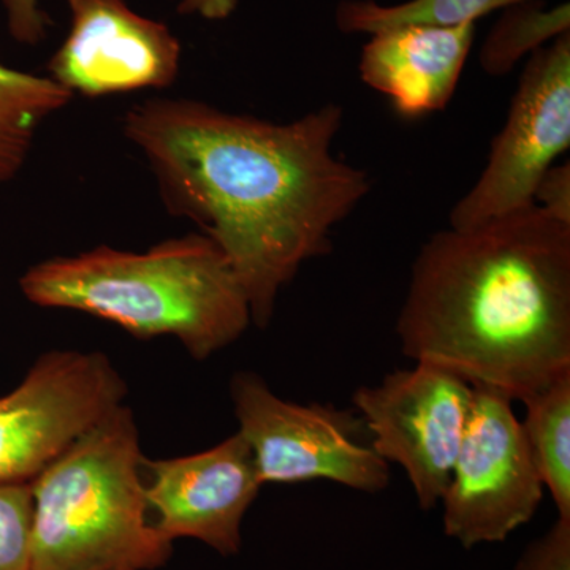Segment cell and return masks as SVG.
Masks as SVG:
<instances>
[{"label":"cell","mask_w":570,"mask_h":570,"mask_svg":"<svg viewBox=\"0 0 570 570\" xmlns=\"http://www.w3.org/2000/svg\"><path fill=\"white\" fill-rule=\"evenodd\" d=\"M340 105L272 122L190 99H149L124 134L151 168L168 212L212 238L266 328L303 264L332 250V234L371 193L362 168L337 159Z\"/></svg>","instance_id":"cell-1"},{"label":"cell","mask_w":570,"mask_h":570,"mask_svg":"<svg viewBox=\"0 0 570 570\" xmlns=\"http://www.w3.org/2000/svg\"><path fill=\"white\" fill-rule=\"evenodd\" d=\"M474 36L475 24H407L373 33L360 56V78L403 118L445 110Z\"/></svg>","instance_id":"cell-12"},{"label":"cell","mask_w":570,"mask_h":570,"mask_svg":"<svg viewBox=\"0 0 570 570\" xmlns=\"http://www.w3.org/2000/svg\"><path fill=\"white\" fill-rule=\"evenodd\" d=\"M513 570H570V520L558 517L542 538L528 546Z\"/></svg>","instance_id":"cell-19"},{"label":"cell","mask_w":570,"mask_h":570,"mask_svg":"<svg viewBox=\"0 0 570 570\" xmlns=\"http://www.w3.org/2000/svg\"><path fill=\"white\" fill-rule=\"evenodd\" d=\"M570 148V32L528 58L478 183L449 216L456 230L534 205L542 176Z\"/></svg>","instance_id":"cell-6"},{"label":"cell","mask_w":570,"mask_h":570,"mask_svg":"<svg viewBox=\"0 0 570 570\" xmlns=\"http://www.w3.org/2000/svg\"><path fill=\"white\" fill-rule=\"evenodd\" d=\"M534 205L553 219L570 225V165L554 164L542 176L534 193Z\"/></svg>","instance_id":"cell-20"},{"label":"cell","mask_w":570,"mask_h":570,"mask_svg":"<svg viewBox=\"0 0 570 570\" xmlns=\"http://www.w3.org/2000/svg\"><path fill=\"white\" fill-rule=\"evenodd\" d=\"M569 32V2L546 7L530 0L509 7L480 48V66L490 77H505L521 59Z\"/></svg>","instance_id":"cell-16"},{"label":"cell","mask_w":570,"mask_h":570,"mask_svg":"<svg viewBox=\"0 0 570 570\" xmlns=\"http://www.w3.org/2000/svg\"><path fill=\"white\" fill-rule=\"evenodd\" d=\"M69 36L48 62V77L71 94L111 96L164 89L181 66V43L164 22L126 0H67Z\"/></svg>","instance_id":"cell-10"},{"label":"cell","mask_w":570,"mask_h":570,"mask_svg":"<svg viewBox=\"0 0 570 570\" xmlns=\"http://www.w3.org/2000/svg\"><path fill=\"white\" fill-rule=\"evenodd\" d=\"M20 287L33 305L80 311L140 340L175 336L197 360L236 343L253 324L245 288L204 234L165 239L146 253L100 246L52 257L31 266Z\"/></svg>","instance_id":"cell-3"},{"label":"cell","mask_w":570,"mask_h":570,"mask_svg":"<svg viewBox=\"0 0 570 570\" xmlns=\"http://www.w3.org/2000/svg\"><path fill=\"white\" fill-rule=\"evenodd\" d=\"M521 403V428L540 479L558 517L570 520V371Z\"/></svg>","instance_id":"cell-14"},{"label":"cell","mask_w":570,"mask_h":570,"mask_svg":"<svg viewBox=\"0 0 570 570\" xmlns=\"http://www.w3.org/2000/svg\"><path fill=\"white\" fill-rule=\"evenodd\" d=\"M142 466L151 475L145 494L159 515L154 527L160 534L171 542L193 538L219 553H238L243 519L264 487L242 434L195 455L142 459Z\"/></svg>","instance_id":"cell-11"},{"label":"cell","mask_w":570,"mask_h":570,"mask_svg":"<svg viewBox=\"0 0 570 570\" xmlns=\"http://www.w3.org/2000/svg\"><path fill=\"white\" fill-rule=\"evenodd\" d=\"M31 482L0 483V570H32Z\"/></svg>","instance_id":"cell-17"},{"label":"cell","mask_w":570,"mask_h":570,"mask_svg":"<svg viewBox=\"0 0 570 570\" xmlns=\"http://www.w3.org/2000/svg\"><path fill=\"white\" fill-rule=\"evenodd\" d=\"M73 99L50 77L0 63V184L21 174L45 121Z\"/></svg>","instance_id":"cell-13"},{"label":"cell","mask_w":570,"mask_h":570,"mask_svg":"<svg viewBox=\"0 0 570 570\" xmlns=\"http://www.w3.org/2000/svg\"><path fill=\"white\" fill-rule=\"evenodd\" d=\"M7 24L14 40L22 45L40 43L47 37L50 18L40 7V0H2ZM238 0H179L178 11L209 21L227 20L235 13Z\"/></svg>","instance_id":"cell-18"},{"label":"cell","mask_w":570,"mask_h":570,"mask_svg":"<svg viewBox=\"0 0 570 570\" xmlns=\"http://www.w3.org/2000/svg\"><path fill=\"white\" fill-rule=\"evenodd\" d=\"M412 362L513 401L570 371V225L535 205L428 238L396 321Z\"/></svg>","instance_id":"cell-2"},{"label":"cell","mask_w":570,"mask_h":570,"mask_svg":"<svg viewBox=\"0 0 570 570\" xmlns=\"http://www.w3.org/2000/svg\"><path fill=\"white\" fill-rule=\"evenodd\" d=\"M126 384L107 355L50 352L0 396V483L31 482L121 406Z\"/></svg>","instance_id":"cell-9"},{"label":"cell","mask_w":570,"mask_h":570,"mask_svg":"<svg viewBox=\"0 0 570 570\" xmlns=\"http://www.w3.org/2000/svg\"><path fill=\"white\" fill-rule=\"evenodd\" d=\"M230 396L264 483L326 480L362 493L390 485V464L367 441L365 423L355 411L332 404H298L283 400L249 371L230 382Z\"/></svg>","instance_id":"cell-5"},{"label":"cell","mask_w":570,"mask_h":570,"mask_svg":"<svg viewBox=\"0 0 570 570\" xmlns=\"http://www.w3.org/2000/svg\"><path fill=\"white\" fill-rule=\"evenodd\" d=\"M530 0H407L382 6L374 0H344L336 9V26L344 33H373L407 24H475L480 18Z\"/></svg>","instance_id":"cell-15"},{"label":"cell","mask_w":570,"mask_h":570,"mask_svg":"<svg viewBox=\"0 0 570 570\" xmlns=\"http://www.w3.org/2000/svg\"><path fill=\"white\" fill-rule=\"evenodd\" d=\"M474 387L444 367L419 363L356 389L352 403L371 445L400 464L420 509L436 508L448 489L469 417Z\"/></svg>","instance_id":"cell-8"},{"label":"cell","mask_w":570,"mask_h":570,"mask_svg":"<svg viewBox=\"0 0 570 570\" xmlns=\"http://www.w3.org/2000/svg\"><path fill=\"white\" fill-rule=\"evenodd\" d=\"M129 407L112 409L31 480L32 570H151L171 540L149 523Z\"/></svg>","instance_id":"cell-4"},{"label":"cell","mask_w":570,"mask_h":570,"mask_svg":"<svg viewBox=\"0 0 570 570\" xmlns=\"http://www.w3.org/2000/svg\"><path fill=\"white\" fill-rule=\"evenodd\" d=\"M512 404L505 393L474 387L466 433L441 499L445 534L464 549L504 542L530 523L546 493Z\"/></svg>","instance_id":"cell-7"}]
</instances>
